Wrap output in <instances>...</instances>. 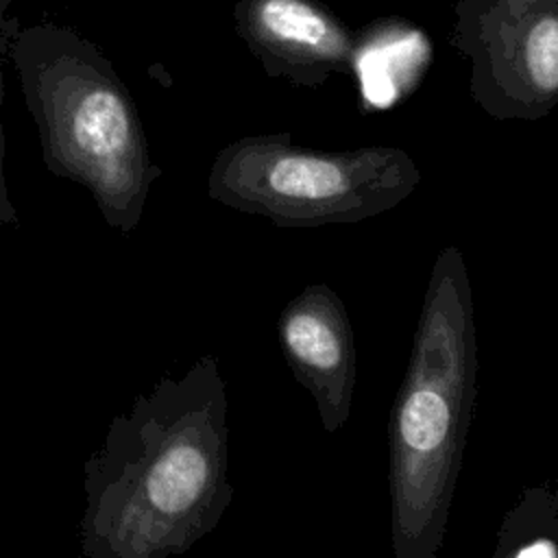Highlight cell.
<instances>
[{"instance_id": "obj_2", "label": "cell", "mask_w": 558, "mask_h": 558, "mask_svg": "<svg viewBox=\"0 0 558 558\" xmlns=\"http://www.w3.org/2000/svg\"><path fill=\"white\" fill-rule=\"evenodd\" d=\"M477 366L469 272L462 251L449 244L434 259L388 421L397 558H434L445 543L477 399Z\"/></svg>"}, {"instance_id": "obj_7", "label": "cell", "mask_w": 558, "mask_h": 558, "mask_svg": "<svg viewBox=\"0 0 558 558\" xmlns=\"http://www.w3.org/2000/svg\"><path fill=\"white\" fill-rule=\"evenodd\" d=\"M238 31L270 76L318 87L351 68L347 28L310 0H242Z\"/></svg>"}, {"instance_id": "obj_4", "label": "cell", "mask_w": 558, "mask_h": 558, "mask_svg": "<svg viewBox=\"0 0 558 558\" xmlns=\"http://www.w3.org/2000/svg\"><path fill=\"white\" fill-rule=\"evenodd\" d=\"M421 183L412 155L395 146L314 150L288 133L240 137L218 150L209 198L277 227L353 225L395 209Z\"/></svg>"}, {"instance_id": "obj_1", "label": "cell", "mask_w": 558, "mask_h": 558, "mask_svg": "<svg viewBox=\"0 0 558 558\" xmlns=\"http://www.w3.org/2000/svg\"><path fill=\"white\" fill-rule=\"evenodd\" d=\"M227 445V386L214 355L196 360L181 379L163 375L148 395H137L85 460L83 556L187 551L233 499Z\"/></svg>"}, {"instance_id": "obj_10", "label": "cell", "mask_w": 558, "mask_h": 558, "mask_svg": "<svg viewBox=\"0 0 558 558\" xmlns=\"http://www.w3.org/2000/svg\"><path fill=\"white\" fill-rule=\"evenodd\" d=\"M0 105H2V72H0ZM20 227L17 209L9 198L7 181H4V133H2V120H0V227Z\"/></svg>"}, {"instance_id": "obj_5", "label": "cell", "mask_w": 558, "mask_h": 558, "mask_svg": "<svg viewBox=\"0 0 558 558\" xmlns=\"http://www.w3.org/2000/svg\"><path fill=\"white\" fill-rule=\"evenodd\" d=\"M456 46L471 94L495 120H538L558 105V0H460Z\"/></svg>"}, {"instance_id": "obj_3", "label": "cell", "mask_w": 558, "mask_h": 558, "mask_svg": "<svg viewBox=\"0 0 558 558\" xmlns=\"http://www.w3.org/2000/svg\"><path fill=\"white\" fill-rule=\"evenodd\" d=\"M26 107L46 168L92 192L105 222L131 233L161 170L137 107L109 61L63 31H31L15 46Z\"/></svg>"}, {"instance_id": "obj_6", "label": "cell", "mask_w": 558, "mask_h": 558, "mask_svg": "<svg viewBox=\"0 0 558 558\" xmlns=\"http://www.w3.org/2000/svg\"><path fill=\"white\" fill-rule=\"evenodd\" d=\"M277 336L325 432L336 434L351 414L357 381L355 338L342 299L327 283H310L281 310Z\"/></svg>"}, {"instance_id": "obj_9", "label": "cell", "mask_w": 558, "mask_h": 558, "mask_svg": "<svg viewBox=\"0 0 558 558\" xmlns=\"http://www.w3.org/2000/svg\"><path fill=\"white\" fill-rule=\"evenodd\" d=\"M499 558H558V486L541 484L523 490L506 512L497 532Z\"/></svg>"}, {"instance_id": "obj_8", "label": "cell", "mask_w": 558, "mask_h": 558, "mask_svg": "<svg viewBox=\"0 0 558 558\" xmlns=\"http://www.w3.org/2000/svg\"><path fill=\"white\" fill-rule=\"evenodd\" d=\"M429 39L418 28L399 22L373 24L351 54L364 102L371 109L392 107L412 92L429 65Z\"/></svg>"}]
</instances>
